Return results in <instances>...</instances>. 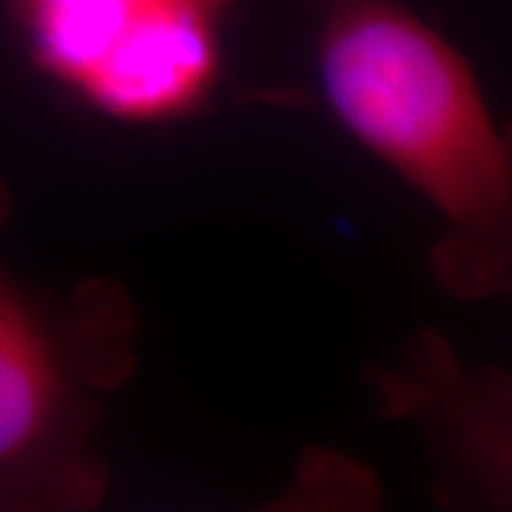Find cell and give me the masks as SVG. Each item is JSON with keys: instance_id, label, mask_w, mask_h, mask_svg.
Returning <instances> with one entry per match:
<instances>
[{"instance_id": "cell-2", "label": "cell", "mask_w": 512, "mask_h": 512, "mask_svg": "<svg viewBox=\"0 0 512 512\" xmlns=\"http://www.w3.org/2000/svg\"><path fill=\"white\" fill-rule=\"evenodd\" d=\"M0 183V512H86L109 495L103 424L137 367L140 313L114 279L26 282L3 251Z\"/></svg>"}, {"instance_id": "cell-3", "label": "cell", "mask_w": 512, "mask_h": 512, "mask_svg": "<svg viewBox=\"0 0 512 512\" xmlns=\"http://www.w3.org/2000/svg\"><path fill=\"white\" fill-rule=\"evenodd\" d=\"M376 413L421 439L444 510L512 512V373L470 365L439 328L407 336L367 367Z\"/></svg>"}, {"instance_id": "cell-1", "label": "cell", "mask_w": 512, "mask_h": 512, "mask_svg": "<svg viewBox=\"0 0 512 512\" xmlns=\"http://www.w3.org/2000/svg\"><path fill=\"white\" fill-rule=\"evenodd\" d=\"M333 117L436 214L427 268L453 299L512 296V120L407 0H302Z\"/></svg>"}, {"instance_id": "cell-4", "label": "cell", "mask_w": 512, "mask_h": 512, "mask_svg": "<svg viewBox=\"0 0 512 512\" xmlns=\"http://www.w3.org/2000/svg\"><path fill=\"white\" fill-rule=\"evenodd\" d=\"M228 0H18L32 57L60 86L97 106L146 77Z\"/></svg>"}]
</instances>
